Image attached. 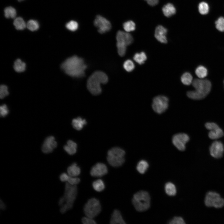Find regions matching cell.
I'll list each match as a JSON object with an SVG mask.
<instances>
[{
  "label": "cell",
  "instance_id": "1",
  "mask_svg": "<svg viewBox=\"0 0 224 224\" xmlns=\"http://www.w3.org/2000/svg\"><path fill=\"white\" fill-rule=\"evenodd\" d=\"M61 67L67 75L80 78L84 76L86 66L82 58L73 56L66 59L61 64Z\"/></svg>",
  "mask_w": 224,
  "mask_h": 224
},
{
  "label": "cell",
  "instance_id": "2",
  "mask_svg": "<svg viewBox=\"0 0 224 224\" xmlns=\"http://www.w3.org/2000/svg\"><path fill=\"white\" fill-rule=\"evenodd\" d=\"M77 193L76 185H72L67 182L66 183L64 194L58 202V205L61 206L60 212L62 213H65L72 208Z\"/></svg>",
  "mask_w": 224,
  "mask_h": 224
},
{
  "label": "cell",
  "instance_id": "3",
  "mask_svg": "<svg viewBox=\"0 0 224 224\" xmlns=\"http://www.w3.org/2000/svg\"><path fill=\"white\" fill-rule=\"evenodd\" d=\"M192 85L195 90L188 91L187 95L189 98L193 100L204 98L209 93L211 88V83L207 79H195L192 82Z\"/></svg>",
  "mask_w": 224,
  "mask_h": 224
},
{
  "label": "cell",
  "instance_id": "4",
  "mask_svg": "<svg viewBox=\"0 0 224 224\" xmlns=\"http://www.w3.org/2000/svg\"><path fill=\"white\" fill-rule=\"evenodd\" d=\"M108 80L107 75L104 72L100 71H96L88 79L87 88L92 95H98L102 91L100 85L106 83Z\"/></svg>",
  "mask_w": 224,
  "mask_h": 224
},
{
  "label": "cell",
  "instance_id": "5",
  "mask_svg": "<svg viewBox=\"0 0 224 224\" xmlns=\"http://www.w3.org/2000/svg\"><path fill=\"white\" fill-rule=\"evenodd\" d=\"M132 203L135 209L139 212L147 210L150 207V197L149 193L145 191H140L134 194Z\"/></svg>",
  "mask_w": 224,
  "mask_h": 224
},
{
  "label": "cell",
  "instance_id": "6",
  "mask_svg": "<svg viewBox=\"0 0 224 224\" xmlns=\"http://www.w3.org/2000/svg\"><path fill=\"white\" fill-rule=\"evenodd\" d=\"M125 151L119 147H114L107 152V160L109 164L114 167L122 166L125 161Z\"/></svg>",
  "mask_w": 224,
  "mask_h": 224
},
{
  "label": "cell",
  "instance_id": "7",
  "mask_svg": "<svg viewBox=\"0 0 224 224\" xmlns=\"http://www.w3.org/2000/svg\"><path fill=\"white\" fill-rule=\"evenodd\" d=\"M116 39L118 53L120 56H123L125 54L127 47L133 42V38L128 32L120 30L117 33Z\"/></svg>",
  "mask_w": 224,
  "mask_h": 224
},
{
  "label": "cell",
  "instance_id": "8",
  "mask_svg": "<svg viewBox=\"0 0 224 224\" xmlns=\"http://www.w3.org/2000/svg\"><path fill=\"white\" fill-rule=\"evenodd\" d=\"M101 206L99 201L96 198L90 199L85 204L83 211L86 216L93 218L101 212Z\"/></svg>",
  "mask_w": 224,
  "mask_h": 224
},
{
  "label": "cell",
  "instance_id": "9",
  "mask_svg": "<svg viewBox=\"0 0 224 224\" xmlns=\"http://www.w3.org/2000/svg\"><path fill=\"white\" fill-rule=\"evenodd\" d=\"M204 203L208 207H213L216 208H221L224 206V199L217 192L209 191L205 196Z\"/></svg>",
  "mask_w": 224,
  "mask_h": 224
},
{
  "label": "cell",
  "instance_id": "10",
  "mask_svg": "<svg viewBox=\"0 0 224 224\" xmlns=\"http://www.w3.org/2000/svg\"><path fill=\"white\" fill-rule=\"evenodd\" d=\"M169 106V99L166 96L159 95L153 99L152 107L156 113L161 114L164 112Z\"/></svg>",
  "mask_w": 224,
  "mask_h": 224
},
{
  "label": "cell",
  "instance_id": "11",
  "mask_svg": "<svg viewBox=\"0 0 224 224\" xmlns=\"http://www.w3.org/2000/svg\"><path fill=\"white\" fill-rule=\"evenodd\" d=\"M189 140V135L184 133H179L174 135L172 138V142L179 150L184 151L186 148V144Z\"/></svg>",
  "mask_w": 224,
  "mask_h": 224
},
{
  "label": "cell",
  "instance_id": "12",
  "mask_svg": "<svg viewBox=\"0 0 224 224\" xmlns=\"http://www.w3.org/2000/svg\"><path fill=\"white\" fill-rule=\"evenodd\" d=\"M94 26L97 28L98 32L101 34L109 31L111 28L110 22L100 15H97L94 21Z\"/></svg>",
  "mask_w": 224,
  "mask_h": 224
},
{
  "label": "cell",
  "instance_id": "13",
  "mask_svg": "<svg viewBox=\"0 0 224 224\" xmlns=\"http://www.w3.org/2000/svg\"><path fill=\"white\" fill-rule=\"evenodd\" d=\"M210 153L213 157L219 158H221L224 151V147L220 141H216L211 144L209 148Z\"/></svg>",
  "mask_w": 224,
  "mask_h": 224
},
{
  "label": "cell",
  "instance_id": "14",
  "mask_svg": "<svg viewBox=\"0 0 224 224\" xmlns=\"http://www.w3.org/2000/svg\"><path fill=\"white\" fill-rule=\"evenodd\" d=\"M108 172L107 166L104 163L98 162L94 165L91 168L90 173L94 177H101L106 175Z\"/></svg>",
  "mask_w": 224,
  "mask_h": 224
},
{
  "label": "cell",
  "instance_id": "15",
  "mask_svg": "<svg viewBox=\"0 0 224 224\" xmlns=\"http://www.w3.org/2000/svg\"><path fill=\"white\" fill-rule=\"evenodd\" d=\"M57 145V142L54 137L50 136L48 137L43 144L42 151L45 153H50L56 147Z\"/></svg>",
  "mask_w": 224,
  "mask_h": 224
},
{
  "label": "cell",
  "instance_id": "16",
  "mask_svg": "<svg viewBox=\"0 0 224 224\" xmlns=\"http://www.w3.org/2000/svg\"><path fill=\"white\" fill-rule=\"evenodd\" d=\"M167 29L161 25H158L155 30V37L161 43L166 44L167 42L166 35Z\"/></svg>",
  "mask_w": 224,
  "mask_h": 224
},
{
  "label": "cell",
  "instance_id": "17",
  "mask_svg": "<svg viewBox=\"0 0 224 224\" xmlns=\"http://www.w3.org/2000/svg\"><path fill=\"white\" fill-rule=\"evenodd\" d=\"M110 223L111 224H125L126 223L119 210L117 209L114 210L111 216Z\"/></svg>",
  "mask_w": 224,
  "mask_h": 224
},
{
  "label": "cell",
  "instance_id": "18",
  "mask_svg": "<svg viewBox=\"0 0 224 224\" xmlns=\"http://www.w3.org/2000/svg\"><path fill=\"white\" fill-rule=\"evenodd\" d=\"M162 10L164 15L168 17L171 16L176 12L175 7L170 3H168L164 5L162 7Z\"/></svg>",
  "mask_w": 224,
  "mask_h": 224
},
{
  "label": "cell",
  "instance_id": "19",
  "mask_svg": "<svg viewBox=\"0 0 224 224\" xmlns=\"http://www.w3.org/2000/svg\"><path fill=\"white\" fill-rule=\"evenodd\" d=\"M77 144L73 141L71 140L68 141L67 144L64 147V150L69 154L73 155L77 152Z\"/></svg>",
  "mask_w": 224,
  "mask_h": 224
},
{
  "label": "cell",
  "instance_id": "20",
  "mask_svg": "<svg viewBox=\"0 0 224 224\" xmlns=\"http://www.w3.org/2000/svg\"><path fill=\"white\" fill-rule=\"evenodd\" d=\"M68 175L71 176L77 177L81 173V169L76 163H73L69 166L67 170Z\"/></svg>",
  "mask_w": 224,
  "mask_h": 224
},
{
  "label": "cell",
  "instance_id": "21",
  "mask_svg": "<svg viewBox=\"0 0 224 224\" xmlns=\"http://www.w3.org/2000/svg\"><path fill=\"white\" fill-rule=\"evenodd\" d=\"M86 121L85 119L79 117L73 119L72 121V125L73 128L77 130L82 129L84 125L86 124Z\"/></svg>",
  "mask_w": 224,
  "mask_h": 224
},
{
  "label": "cell",
  "instance_id": "22",
  "mask_svg": "<svg viewBox=\"0 0 224 224\" xmlns=\"http://www.w3.org/2000/svg\"><path fill=\"white\" fill-rule=\"evenodd\" d=\"M223 135L222 130L219 127L210 130L208 134L209 137L212 139H218L223 136Z\"/></svg>",
  "mask_w": 224,
  "mask_h": 224
},
{
  "label": "cell",
  "instance_id": "23",
  "mask_svg": "<svg viewBox=\"0 0 224 224\" xmlns=\"http://www.w3.org/2000/svg\"><path fill=\"white\" fill-rule=\"evenodd\" d=\"M166 194L170 196L175 195L176 193V189L175 185L172 183L168 182L166 183L165 187Z\"/></svg>",
  "mask_w": 224,
  "mask_h": 224
},
{
  "label": "cell",
  "instance_id": "24",
  "mask_svg": "<svg viewBox=\"0 0 224 224\" xmlns=\"http://www.w3.org/2000/svg\"><path fill=\"white\" fill-rule=\"evenodd\" d=\"M149 167L148 162L146 160H142L138 163L136 168L140 174H144Z\"/></svg>",
  "mask_w": 224,
  "mask_h": 224
},
{
  "label": "cell",
  "instance_id": "25",
  "mask_svg": "<svg viewBox=\"0 0 224 224\" xmlns=\"http://www.w3.org/2000/svg\"><path fill=\"white\" fill-rule=\"evenodd\" d=\"M92 186L94 189L98 192L103 190L105 187L104 181L100 179L94 181L92 183Z\"/></svg>",
  "mask_w": 224,
  "mask_h": 224
},
{
  "label": "cell",
  "instance_id": "26",
  "mask_svg": "<svg viewBox=\"0 0 224 224\" xmlns=\"http://www.w3.org/2000/svg\"><path fill=\"white\" fill-rule=\"evenodd\" d=\"M13 25L16 29L17 30H24L26 26L25 21L21 17L16 18L14 21Z\"/></svg>",
  "mask_w": 224,
  "mask_h": 224
},
{
  "label": "cell",
  "instance_id": "27",
  "mask_svg": "<svg viewBox=\"0 0 224 224\" xmlns=\"http://www.w3.org/2000/svg\"><path fill=\"white\" fill-rule=\"evenodd\" d=\"M133 59L138 63L142 64L144 63L147 59V57L145 52H142L140 53H136L133 57Z\"/></svg>",
  "mask_w": 224,
  "mask_h": 224
},
{
  "label": "cell",
  "instance_id": "28",
  "mask_svg": "<svg viewBox=\"0 0 224 224\" xmlns=\"http://www.w3.org/2000/svg\"><path fill=\"white\" fill-rule=\"evenodd\" d=\"M25 63L22 61L20 59H16L14 64V68L15 70L17 72H21L24 71L26 68Z\"/></svg>",
  "mask_w": 224,
  "mask_h": 224
},
{
  "label": "cell",
  "instance_id": "29",
  "mask_svg": "<svg viewBox=\"0 0 224 224\" xmlns=\"http://www.w3.org/2000/svg\"><path fill=\"white\" fill-rule=\"evenodd\" d=\"M124 30L127 32L134 31L136 28L135 23L133 21L130 20L124 22L123 25Z\"/></svg>",
  "mask_w": 224,
  "mask_h": 224
},
{
  "label": "cell",
  "instance_id": "30",
  "mask_svg": "<svg viewBox=\"0 0 224 224\" xmlns=\"http://www.w3.org/2000/svg\"><path fill=\"white\" fill-rule=\"evenodd\" d=\"M195 72L196 75L200 78L205 77L208 74L207 69L202 66H199L197 67L196 69Z\"/></svg>",
  "mask_w": 224,
  "mask_h": 224
},
{
  "label": "cell",
  "instance_id": "31",
  "mask_svg": "<svg viewBox=\"0 0 224 224\" xmlns=\"http://www.w3.org/2000/svg\"><path fill=\"white\" fill-rule=\"evenodd\" d=\"M5 16L7 18H14L16 16V11L15 9L12 7L6 8L4 10Z\"/></svg>",
  "mask_w": 224,
  "mask_h": 224
},
{
  "label": "cell",
  "instance_id": "32",
  "mask_svg": "<svg viewBox=\"0 0 224 224\" xmlns=\"http://www.w3.org/2000/svg\"><path fill=\"white\" fill-rule=\"evenodd\" d=\"M192 79L193 77L192 75L188 72L184 73L181 77L182 83L186 85H190L192 82Z\"/></svg>",
  "mask_w": 224,
  "mask_h": 224
},
{
  "label": "cell",
  "instance_id": "33",
  "mask_svg": "<svg viewBox=\"0 0 224 224\" xmlns=\"http://www.w3.org/2000/svg\"><path fill=\"white\" fill-rule=\"evenodd\" d=\"M209 8L208 5L205 2H201L198 6L199 12L202 15L207 14L209 12Z\"/></svg>",
  "mask_w": 224,
  "mask_h": 224
},
{
  "label": "cell",
  "instance_id": "34",
  "mask_svg": "<svg viewBox=\"0 0 224 224\" xmlns=\"http://www.w3.org/2000/svg\"><path fill=\"white\" fill-rule=\"evenodd\" d=\"M26 27L29 30L35 31L39 29V25L38 23L36 21L30 20L27 23Z\"/></svg>",
  "mask_w": 224,
  "mask_h": 224
},
{
  "label": "cell",
  "instance_id": "35",
  "mask_svg": "<svg viewBox=\"0 0 224 224\" xmlns=\"http://www.w3.org/2000/svg\"><path fill=\"white\" fill-rule=\"evenodd\" d=\"M66 27L71 31H75L78 29L79 25L77 22L72 20L67 22L66 24Z\"/></svg>",
  "mask_w": 224,
  "mask_h": 224
},
{
  "label": "cell",
  "instance_id": "36",
  "mask_svg": "<svg viewBox=\"0 0 224 224\" xmlns=\"http://www.w3.org/2000/svg\"><path fill=\"white\" fill-rule=\"evenodd\" d=\"M124 68L127 72L132 71L135 68V65L133 62L130 59L125 61L123 64Z\"/></svg>",
  "mask_w": 224,
  "mask_h": 224
},
{
  "label": "cell",
  "instance_id": "37",
  "mask_svg": "<svg viewBox=\"0 0 224 224\" xmlns=\"http://www.w3.org/2000/svg\"><path fill=\"white\" fill-rule=\"evenodd\" d=\"M216 27L219 31H224V18L223 17H219L215 22Z\"/></svg>",
  "mask_w": 224,
  "mask_h": 224
},
{
  "label": "cell",
  "instance_id": "38",
  "mask_svg": "<svg viewBox=\"0 0 224 224\" xmlns=\"http://www.w3.org/2000/svg\"><path fill=\"white\" fill-rule=\"evenodd\" d=\"M9 94L8 88L6 85H2L0 87V97L1 99H3Z\"/></svg>",
  "mask_w": 224,
  "mask_h": 224
},
{
  "label": "cell",
  "instance_id": "39",
  "mask_svg": "<svg viewBox=\"0 0 224 224\" xmlns=\"http://www.w3.org/2000/svg\"><path fill=\"white\" fill-rule=\"evenodd\" d=\"M169 223L170 224H184L185 223L182 217H175L170 220Z\"/></svg>",
  "mask_w": 224,
  "mask_h": 224
},
{
  "label": "cell",
  "instance_id": "40",
  "mask_svg": "<svg viewBox=\"0 0 224 224\" xmlns=\"http://www.w3.org/2000/svg\"><path fill=\"white\" fill-rule=\"evenodd\" d=\"M80 181V179L79 178L77 177H73L69 175L67 182L72 185H76L79 183Z\"/></svg>",
  "mask_w": 224,
  "mask_h": 224
},
{
  "label": "cell",
  "instance_id": "41",
  "mask_svg": "<svg viewBox=\"0 0 224 224\" xmlns=\"http://www.w3.org/2000/svg\"><path fill=\"white\" fill-rule=\"evenodd\" d=\"M9 112L8 108L5 104H3L0 107V116L2 117H4L7 115Z\"/></svg>",
  "mask_w": 224,
  "mask_h": 224
},
{
  "label": "cell",
  "instance_id": "42",
  "mask_svg": "<svg viewBox=\"0 0 224 224\" xmlns=\"http://www.w3.org/2000/svg\"><path fill=\"white\" fill-rule=\"evenodd\" d=\"M82 223L84 224H96V221L93 218L86 216L83 217L82 219Z\"/></svg>",
  "mask_w": 224,
  "mask_h": 224
},
{
  "label": "cell",
  "instance_id": "43",
  "mask_svg": "<svg viewBox=\"0 0 224 224\" xmlns=\"http://www.w3.org/2000/svg\"><path fill=\"white\" fill-rule=\"evenodd\" d=\"M205 126L207 129L209 130L219 127L216 124L213 122L207 123L205 124Z\"/></svg>",
  "mask_w": 224,
  "mask_h": 224
},
{
  "label": "cell",
  "instance_id": "44",
  "mask_svg": "<svg viewBox=\"0 0 224 224\" xmlns=\"http://www.w3.org/2000/svg\"><path fill=\"white\" fill-rule=\"evenodd\" d=\"M69 176V175L68 174L63 172L60 175L59 179L62 182H67Z\"/></svg>",
  "mask_w": 224,
  "mask_h": 224
},
{
  "label": "cell",
  "instance_id": "45",
  "mask_svg": "<svg viewBox=\"0 0 224 224\" xmlns=\"http://www.w3.org/2000/svg\"><path fill=\"white\" fill-rule=\"evenodd\" d=\"M146 1L147 3L152 6H155L158 3L159 0H144Z\"/></svg>",
  "mask_w": 224,
  "mask_h": 224
},
{
  "label": "cell",
  "instance_id": "46",
  "mask_svg": "<svg viewBox=\"0 0 224 224\" xmlns=\"http://www.w3.org/2000/svg\"><path fill=\"white\" fill-rule=\"evenodd\" d=\"M0 209L2 210H4L6 209V206L5 203L1 200H0Z\"/></svg>",
  "mask_w": 224,
  "mask_h": 224
},
{
  "label": "cell",
  "instance_id": "47",
  "mask_svg": "<svg viewBox=\"0 0 224 224\" xmlns=\"http://www.w3.org/2000/svg\"><path fill=\"white\" fill-rule=\"evenodd\" d=\"M18 0L19 1H23L24 0Z\"/></svg>",
  "mask_w": 224,
  "mask_h": 224
}]
</instances>
